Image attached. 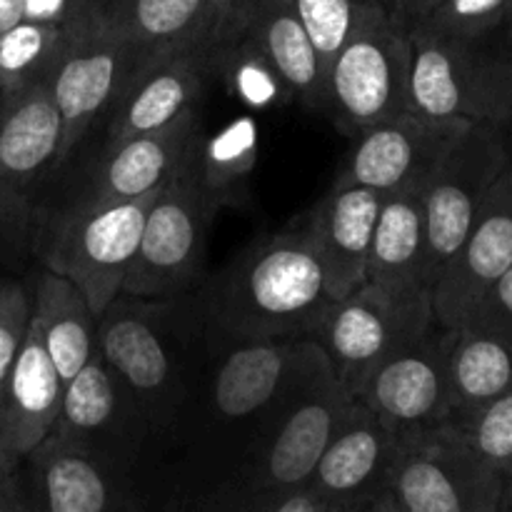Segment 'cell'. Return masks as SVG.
<instances>
[{
	"label": "cell",
	"mask_w": 512,
	"mask_h": 512,
	"mask_svg": "<svg viewBox=\"0 0 512 512\" xmlns=\"http://www.w3.org/2000/svg\"><path fill=\"white\" fill-rule=\"evenodd\" d=\"M18 473L33 512H148L135 475L58 435L40 443Z\"/></svg>",
	"instance_id": "14"
},
{
	"label": "cell",
	"mask_w": 512,
	"mask_h": 512,
	"mask_svg": "<svg viewBox=\"0 0 512 512\" xmlns=\"http://www.w3.org/2000/svg\"><path fill=\"white\" fill-rule=\"evenodd\" d=\"M25 18V0H0V33Z\"/></svg>",
	"instance_id": "39"
},
{
	"label": "cell",
	"mask_w": 512,
	"mask_h": 512,
	"mask_svg": "<svg viewBox=\"0 0 512 512\" xmlns=\"http://www.w3.org/2000/svg\"><path fill=\"white\" fill-rule=\"evenodd\" d=\"M145 55V50L100 30L90 20V3L70 20V40L48 80L60 118V165L75 153L88 130L105 120Z\"/></svg>",
	"instance_id": "12"
},
{
	"label": "cell",
	"mask_w": 512,
	"mask_h": 512,
	"mask_svg": "<svg viewBox=\"0 0 512 512\" xmlns=\"http://www.w3.org/2000/svg\"><path fill=\"white\" fill-rule=\"evenodd\" d=\"M90 0H25V18L40 23H70Z\"/></svg>",
	"instance_id": "36"
},
{
	"label": "cell",
	"mask_w": 512,
	"mask_h": 512,
	"mask_svg": "<svg viewBox=\"0 0 512 512\" xmlns=\"http://www.w3.org/2000/svg\"><path fill=\"white\" fill-rule=\"evenodd\" d=\"M233 35L263 63L290 100L310 113H323V58L290 0H250Z\"/></svg>",
	"instance_id": "22"
},
{
	"label": "cell",
	"mask_w": 512,
	"mask_h": 512,
	"mask_svg": "<svg viewBox=\"0 0 512 512\" xmlns=\"http://www.w3.org/2000/svg\"><path fill=\"white\" fill-rule=\"evenodd\" d=\"M398 445V435L353 398L308 485L330 508L370 503L388 490Z\"/></svg>",
	"instance_id": "21"
},
{
	"label": "cell",
	"mask_w": 512,
	"mask_h": 512,
	"mask_svg": "<svg viewBox=\"0 0 512 512\" xmlns=\"http://www.w3.org/2000/svg\"><path fill=\"white\" fill-rule=\"evenodd\" d=\"M63 388L40 338L38 323L30 315L28 333L0 393V445L10 463L20 465L53 435L63 405Z\"/></svg>",
	"instance_id": "23"
},
{
	"label": "cell",
	"mask_w": 512,
	"mask_h": 512,
	"mask_svg": "<svg viewBox=\"0 0 512 512\" xmlns=\"http://www.w3.org/2000/svg\"><path fill=\"white\" fill-rule=\"evenodd\" d=\"M415 23L475 48L508 55L505 43L512 28V0H443Z\"/></svg>",
	"instance_id": "30"
},
{
	"label": "cell",
	"mask_w": 512,
	"mask_h": 512,
	"mask_svg": "<svg viewBox=\"0 0 512 512\" xmlns=\"http://www.w3.org/2000/svg\"><path fill=\"white\" fill-rule=\"evenodd\" d=\"M505 50H508V55H512V28H510V35H508V43H505Z\"/></svg>",
	"instance_id": "48"
},
{
	"label": "cell",
	"mask_w": 512,
	"mask_h": 512,
	"mask_svg": "<svg viewBox=\"0 0 512 512\" xmlns=\"http://www.w3.org/2000/svg\"><path fill=\"white\" fill-rule=\"evenodd\" d=\"M30 315H33V300L23 285L0 278V393L28 333Z\"/></svg>",
	"instance_id": "33"
},
{
	"label": "cell",
	"mask_w": 512,
	"mask_h": 512,
	"mask_svg": "<svg viewBox=\"0 0 512 512\" xmlns=\"http://www.w3.org/2000/svg\"><path fill=\"white\" fill-rule=\"evenodd\" d=\"M208 8L213 10V15L220 23V35H223V43L235 33L240 18H243L245 8L250 5V0H205Z\"/></svg>",
	"instance_id": "37"
},
{
	"label": "cell",
	"mask_w": 512,
	"mask_h": 512,
	"mask_svg": "<svg viewBox=\"0 0 512 512\" xmlns=\"http://www.w3.org/2000/svg\"><path fill=\"white\" fill-rule=\"evenodd\" d=\"M450 420L493 403L512 390V340L478 325L450 330Z\"/></svg>",
	"instance_id": "27"
},
{
	"label": "cell",
	"mask_w": 512,
	"mask_h": 512,
	"mask_svg": "<svg viewBox=\"0 0 512 512\" xmlns=\"http://www.w3.org/2000/svg\"><path fill=\"white\" fill-rule=\"evenodd\" d=\"M0 105H3V98H0Z\"/></svg>",
	"instance_id": "50"
},
{
	"label": "cell",
	"mask_w": 512,
	"mask_h": 512,
	"mask_svg": "<svg viewBox=\"0 0 512 512\" xmlns=\"http://www.w3.org/2000/svg\"><path fill=\"white\" fill-rule=\"evenodd\" d=\"M90 20L145 53L223 43L218 18L205 0H90Z\"/></svg>",
	"instance_id": "25"
},
{
	"label": "cell",
	"mask_w": 512,
	"mask_h": 512,
	"mask_svg": "<svg viewBox=\"0 0 512 512\" xmlns=\"http://www.w3.org/2000/svg\"><path fill=\"white\" fill-rule=\"evenodd\" d=\"M333 303L303 220L230 260L200 295L205 325L243 340H308Z\"/></svg>",
	"instance_id": "3"
},
{
	"label": "cell",
	"mask_w": 512,
	"mask_h": 512,
	"mask_svg": "<svg viewBox=\"0 0 512 512\" xmlns=\"http://www.w3.org/2000/svg\"><path fill=\"white\" fill-rule=\"evenodd\" d=\"M218 512H330V505L310 485H303L283 493L255 495Z\"/></svg>",
	"instance_id": "34"
},
{
	"label": "cell",
	"mask_w": 512,
	"mask_h": 512,
	"mask_svg": "<svg viewBox=\"0 0 512 512\" xmlns=\"http://www.w3.org/2000/svg\"><path fill=\"white\" fill-rule=\"evenodd\" d=\"M448 348L450 330L435 325L420 340L385 358L365 378L355 400L398 438L448 425Z\"/></svg>",
	"instance_id": "13"
},
{
	"label": "cell",
	"mask_w": 512,
	"mask_h": 512,
	"mask_svg": "<svg viewBox=\"0 0 512 512\" xmlns=\"http://www.w3.org/2000/svg\"><path fill=\"white\" fill-rule=\"evenodd\" d=\"M505 135L512 140V70H510V88H508V115H505Z\"/></svg>",
	"instance_id": "44"
},
{
	"label": "cell",
	"mask_w": 512,
	"mask_h": 512,
	"mask_svg": "<svg viewBox=\"0 0 512 512\" xmlns=\"http://www.w3.org/2000/svg\"><path fill=\"white\" fill-rule=\"evenodd\" d=\"M410 23L363 0L325 73L323 115L348 138L408 110Z\"/></svg>",
	"instance_id": "5"
},
{
	"label": "cell",
	"mask_w": 512,
	"mask_h": 512,
	"mask_svg": "<svg viewBox=\"0 0 512 512\" xmlns=\"http://www.w3.org/2000/svg\"><path fill=\"white\" fill-rule=\"evenodd\" d=\"M510 170H512V140H510Z\"/></svg>",
	"instance_id": "49"
},
{
	"label": "cell",
	"mask_w": 512,
	"mask_h": 512,
	"mask_svg": "<svg viewBox=\"0 0 512 512\" xmlns=\"http://www.w3.org/2000/svg\"><path fill=\"white\" fill-rule=\"evenodd\" d=\"M375 3H380V5H383V8H388L390 13H395V15H398V18H403L405 23H408V18H405V15H408V3H410V0H375Z\"/></svg>",
	"instance_id": "42"
},
{
	"label": "cell",
	"mask_w": 512,
	"mask_h": 512,
	"mask_svg": "<svg viewBox=\"0 0 512 512\" xmlns=\"http://www.w3.org/2000/svg\"><path fill=\"white\" fill-rule=\"evenodd\" d=\"M70 40V23L23 18L0 33V98L48 83Z\"/></svg>",
	"instance_id": "29"
},
{
	"label": "cell",
	"mask_w": 512,
	"mask_h": 512,
	"mask_svg": "<svg viewBox=\"0 0 512 512\" xmlns=\"http://www.w3.org/2000/svg\"><path fill=\"white\" fill-rule=\"evenodd\" d=\"M470 128L460 120H428L410 110L360 130L335 185L393 193L410 183L428 180L450 145Z\"/></svg>",
	"instance_id": "17"
},
{
	"label": "cell",
	"mask_w": 512,
	"mask_h": 512,
	"mask_svg": "<svg viewBox=\"0 0 512 512\" xmlns=\"http://www.w3.org/2000/svg\"><path fill=\"white\" fill-rule=\"evenodd\" d=\"M360 505H350V508H345V505H338V508H330V512H358Z\"/></svg>",
	"instance_id": "47"
},
{
	"label": "cell",
	"mask_w": 512,
	"mask_h": 512,
	"mask_svg": "<svg viewBox=\"0 0 512 512\" xmlns=\"http://www.w3.org/2000/svg\"><path fill=\"white\" fill-rule=\"evenodd\" d=\"M60 168V118L48 83L0 105V228L23 218L30 190Z\"/></svg>",
	"instance_id": "19"
},
{
	"label": "cell",
	"mask_w": 512,
	"mask_h": 512,
	"mask_svg": "<svg viewBox=\"0 0 512 512\" xmlns=\"http://www.w3.org/2000/svg\"><path fill=\"white\" fill-rule=\"evenodd\" d=\"M158 193L123 203L75 200L50 230L43 250L45 268L70 280L98 318L123 293L145 213Z\"/></svg>",
	"instance_id": "9"
},
{
	"label": "cell",
	"mask_w": 512,
	"mask_h": 512,
	"mask_svg": "<svg viewBox=\"0 0 512 512\" xmlns=\"http://www.w3.org/2000/svg\"><path fill=\"white\" fill-rule=\"evenodd\" d=\"M20 470V468H18ZM18 470L0 468V512H5L20 495V475Z\"/></svg>",
	"instance_id": "38"
},
{
	"label": "cell",
	"mask_w": 512,
	"mask_h": 512,
	"mask_svg": "<svg viewBox=\"0 0 512 512\" xmlns=\"http://www.w3.org/2000/svg\"><path fill=\"white\" fill-rule=\"evenodd\" d=\"M30 300L40 338L65 385L93 358L98 315L70 280L48 268L38 275Z\"/></svg>",
	"instance_id": "28"
},
{
	"label": "cell",
	"mask_w": 512,
	"mask_h": 512,
	"mask_svg": "<svg viewBox=\"0 0 512 512\" xmlns=\"http://www.w3.org/2000/svg\"><path fill=\"white\" fill-rule=\"evenodd\" d=\"M435 325L430 290L365 280L330 305L308 340L318 345L338 383L355 398L385 358L420 340Z\"/></svg>",
	"instance_id": "6"
},
{
	"label": "cell",
	"mask_w": 512,
	"mask_h": 512,
	"mask_svg": "<svg viewBox=\"0 0 512 512\" xmlns=\"http://www.w3.org/2000/svg\"><path fill=\"white\" fill-rule=\"evenodd\" d=\"M498 512H512V478H505L503 495H500Z\"/></svg>",
	"instance_id": "43"
},
{
	"label": "cell",
	"mask_w": 512,
	"mask_h": 512,
	"mask_svg": "<svg viewBox=\"0 0 512 512\" xmlns=\"http://www.w3.org/2000/svg\"><path fill=\"white\" fill-rule=\"evenodd\" d=\"M468 323L512 340V265L508 273L488 290V295L480 300Z\"/></svg>",
	"instance_id": "35"
},
{
	"label": "cell",
	"mask_w": 512,
	"mask_h": 512,
	"mask_svg": "<svg viewBox=\"0 0 512 512\" xmlns=\"http://www.w3.org/2000/svg\"><path fill=\"white\" fill-rule=\"evenodd\" d=\"M223 58V43H200L148 53L105 115V143L165 128L198 108L210 70Z\"/></svg>",
	"instance_id": "15"
},
{
	"label": "cell",
	"mask_w": 512,
	"mask_h": 512,
	"mask_svg": "<svg viewBox=\"0 0 512 512\" xmlns=\"http://www.w3.org/2000/svg\"><path fill=\"white\" fill-rule=\"evenodd\" d=\"M510 165V138L503 128L475 123L450 145L423 188L425 285L433 288L455 250L468 238L490 190Z\"/></svg>",
	"instance_id": "10"
},
{
	"label": "cell",
	"mask_w": 512,
	"mask_h": 512,
	"mask_svg": "<svg viewBox=\"0 0 512 512\" xmlns=\"http://www.w3.org/2000/svg\"><path fill=\"white\" fill-rule=\"evenodd\" d=\"M290 3L308 28L310 38L323 58L325 73H328L330 60L343 45L345 35L353 25L355 10L363 0H290Z\"/></svg>",
	"instance_id": "32"
},
{
	"label": "cell",
	"mask_w": 512,
	"mask_h": 512,
	"mask_svg": "<svg viewBox=\"0 0 512 512\" xmlns=\"http://www.w3.org/2000/svg\"><path fill=\"white\" fill-rule=\"evenodd\" d=\"M213 205L215 190L195 155L193 163L180 170L150 203L123 293L148 300L190 293L205 258Z\"/></svg>",
	"instance_id": "8"
},
{
	"label": "cell",
	"mask_w": 512,
	"mask_h": 512,
	"mask_svg": "<svg viewBox=\"0 0 512 512\" xmlns=\"http://www.w3.org/2000/svg\"><path fill=\"white\" fill-rule=\"evenodd\" d=\"M358 512H403V510H400V505L395 503L393 495L385 490V493H380L378 498H373L370 503L360 505Z\"/></svg>",
	"instance_id": "40"
},
{
	"label": "cell",
	"mask_w": 512,
	"mask_h": 512,
	"mask_svg": "<svg viewBox=\"0 0 512 512\" xmlns=\"http://www.w3.org/2000/svg\"><path fill=\"white\" fill-rule=\"evenodd\" d=\"M448 425L490 468L512 478V390Z\"/></svg>",
	"instance_id": "31"
},
{
	"label": "cell",
	"mask_w": 512,
	"mask_h": 512,
	"mask_svg": "<svg viewBox=\"0 0 512 512\" xmlns=\"http://www.w3.org/2000/svg\"><path fill=\"white\" fill-rule=\"evenodd\" d=\"M205 340L203 308L193 290L170 300L120 293L98 318L95 350L148 425L150 448L163 443L188 405Z\"/></svg>",
	"instance_id": "2"
},
{
	"label": "cell",
	"mask_w": 512,
	"mask_h": 512,
	"mask_svg": "<svg viewBox=\"0 0 512 512\" xmlns=\"http://www.w3.org/2000/svg\"><path fill=\"white\" fill-rule=\"evenodd\" d=\"M512 265V170L508 165L490 190L468 238L445 263L430 288L435 323L445 330L463 328Z\"/></svg>",
	"instance_id": "18"
},
{
	"label": "cell",
	"mask_w": 512,
	"mask_h": 512,
	"mask_svg": "<svg viewBox=\"0 0 512 512\" xmlns=\"http://www.w3.org/2000/svg\"><path fill=\"white\" fill-rule=\"evenodd\" d=\"M198 108L188 110L165 128L135 138L105 143V153L78 200L123 203L158 193L198 155Z\"/></svg>",
	"instance_id": "20"
},
{
	"label": "cell",
	"mask_w": 512,
	"mask_h": 512,
	"mask_svg": "<svg viewBox=\"0 0 512 512\" xmlns=\"http://www.w3.org/2000/svg\"><path fill=\"white\" fill-rule=\"evenodd\" d=\"M208 330L193 393L160 445L178 455L170 512H203L243 463L310 340H243Z\"/></svg>",
	"instance_id": "1"
},
{
	"label": "cell",
	"mask_w": 512,
	"mask_h": 512,
	"mask_svg": "<svg viewBox=\"0 0 512 512\" xmlns=\"http://www.w3.org/2000/svg\"><path fill=\"white\" fill-rule=\"evenodd\" d=\"M0 468H10V470H18V468H20V465H13L8 458H5L3 445H0Z\"/></svg>",
	"instance_id": "46"
},
{
	"label": "cell",
	"mask_w": 512,
	"mask_h": 512,
	"mask_svg": "<svg viewBox=\"0 0 512 512\" xmlns=\"http://www.w3.org/2000/svg\"><path fill=\"white\" fill-rule=\"evenodd\" d=\"M18 475H20V473H18ZM5 512H33V510H30L28 500H25V495H23V488H20V495H18V498H15V503L10 505V508L5 510Z\"/></svg>",
	"instance_id": "45"
},
{
	"label": "cell",
	"mask_w": 512,
	"mask_h": 512,
	"mask_svg": "<svg viewBox=\"0 0 512 512\" xmlns=\"http://www.w3.org/2000/svg\"><path fill=\"white\" fill-rule=\"evenodd\" d=\"M350 400L353 395L338 383L318 345L310 343L243 463L203 512H218L255 495L308 485Z\"/></svg>",
	"instance_id": "4"
},
{
	"label": "cell",
	"mask_w": 512,
	"mask_h": 512,
	"mask_svg": "<svg viewBox=\"0 0 512 512\" xmlns=\"http://www.w3.org/2000/svg\"><path fill=\"white\" fill-rule=\"evenodd\" d=\"M505 478L450 425L403 435L388 493L403 512H498Z\"/></svg>",
	"instance_id": "11"
},
{
	"label": "cell",
	"mask_w": 512,
	"mask_h": 512,
	"mask_svg": "<svg viewBox=\"0 0 512 512\" xmlns=\"http://www.w3.org/2000/svg\"><path fill=\"white\" fill-rule=\"evenodd\" d=\"M425 180L383 195L368 260V283L425 288Z\"/></svg>",
	"instance_id": "26"
},
{
	"label": "cell",
	"mask_w": 512,
	"mask_h": 512,
	"mask_svg": "<svg viewBox=\"0 0 512 512\" xmlns=\"http://www.w3.org/2000/svg\"><path fill=\"white\" fill-rule=\"evenodd\" d=\"M440 3H443V0H410L408 15H405V18H408V23H415V20L425 18V15H428L430 10Z\"/></svg>",
	"instance_id": "41"
},
{
	"label": "cell",
	"mask_w": 512,
	"mask_h": 512,
	"mask_svg": "<svg viewBox=\"0 0 512 512\" xmlns=\"http://www.w3.org/2000/svg\"><path fill=\"white\" fill-rule=\"evenodd\" d=\"M512 55L410 23L408 110L428 120L505 128Z\"/></svg>",
	"instance_id": "7"
},
{
	"label": "cell",
	"mask_w": 512,
	"mask_h": 512,
	"mask_svg": "<svg viewBox=\"0 0 512 512\" xmlns=\"http://www.w3.org/2000/svg\"><path fill=\"white\" fill-rule=\"evenodd\" d=\"M53 435L135 475L150 448L148 425L98 350L63 388Z\"/></svg>",
	"instance_id": "16"
},
{
	"label": "cell",
	"mask_w": 512,
	"mask_h": 512,
	"mask_svg": "<svg viewBox=\"0 0 512 512\" xmlns=\"http://www.w3.org/2000/svg\"><path fill=\"white\" fill-rule=\"evenodd\" d=\"M383 193L360 185H333L303 218L308 238L328 275L335 300L345 298L368 278L370 245Z\"/></svg>",
	"instance_id": "24"
}]
</instances>
